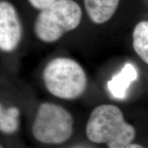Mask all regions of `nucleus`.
Listing matches in <instances>:
<instances>
[{
    "instance_id": "f257e3e1",
    "label": "nucleus",
    "mask_w": 148,
    "mask_h": 148,
    "mask_svg": "<svg viewBox=\"0 0 148 148\" xmlns=\"http://www.w3.org/2000/svg\"><path fill=\"white\" fill-rule=\"evenodd\" d=\"M85 132L90 141L106 144L108 148H124L136 136L134 127L125 121L120 108L112 104H101L94 108Z\"/></svg>"
},
{
    "instance_id": "f03ea898",
    "label": "nucleus",
    "mask_w": 148,
    "mask_h": 148,
    "mask_svg": "<svg viewBox=\"0 0 148 148\" xmlns=\"http://www.w3.org/2000/svg\"><path fill=\"white\" fill-rule=\"evenodd\" d=\"M42 79L48 92L63 99H77L87 86V77L82 66L65 57L49 61L42 71Z\"/></svg>"
},
{
    "instance_id": "7ed1b4c3",
    "label": "nucleus",
    "mask_w": 148,
    "mask_h": 148,
    "mask_svg": "<svg viewBox=\"0 0 148 148\" xmlns=\"http://www.w3.org/2000/svg\"><path fill=\"white\" fill-rule=\"evenodd\" d=\"M82 16L80 6L75 1L56 0L40 11L34 21V34L42 42H53L76 28Z\"/></svg>"
},
{
    "instance_id": "20e7f679",
    "label": "nucleus",
    "mask_w": 148,
    "mask_h": 148,
    "mask_svg": "<svg viewBox=\"0 0 148 148\" xmlns=\"http://www.w3.org/2000/svg\"><path fill=\"white\" fill-rule=\"evenodd\" d=\"M73 132V119L65 108L50 102L42 103L32 127L34 137L42 143L57 145L69 139Z\"/></svg>"
},
{
    "instance_id": "39448f33",
    "label": "nucleus",
    "mask_w": 148,
    "mask_h": 148,
    "mask_svg": "<svg viewBox=\"0 0 148 148\" xmlns=\"http://www.w3.org/2000/svg\"><path fill=\"white\" fill-rule=\"evenodd\" d=\"M22 38V26L15 7L8 1L0 3V49L12 52L19 45Z\"/></svg>"
},
{
    "instance_id": "423d86ee",
    "label": "nucleus",
    "mask_w": 148,
    "mask_h": 148,
    "mask_svg": "<svg viewBox=\"0 0 148 148\" xmlns=\"http://www.w3.org/2000/svg\"><path fill=\"white\" fill-rule=\"evenodd\" d=\"M138 72L132 63L127 62L121 71L114 75L107 83L108 89L112 96L116 99H123L130 84L137 79Z\"/></svg>"
},
{
    "instance_id": "0eeeda50",
    "label": "nucleus",
    "mask_w": 148,
    "mask_h": 148,
    "mask_svg": "<svg viewBox=\"0 0 148 148\" xmlns=\"http://www.w3.org/2000/svg\"><path fill=\"white\" fill-rule=\"evenodd\" d=\"M119 3V0H84L88 17L96 24L108 21L116 12Z\"/></svg>"
},
{
    "instance_id": "6e6552de",
    "label": "nucleus",
    "mask_w": 148,
    "mask_h": 148,
    "mask_svg": "<svg viewBox=\"0 0 148 148\" xmlns=\"http://www.w3.org/2000/svg\"><path fill=\"white\" fill-rule=\"evenodd\" d=\"M132 45L138 57L148 64V21H140L134 27Z\"/></svg>"
},
{
    "instance_id": "1a4fd4ad",
    "label": "nucleus",
    "mask_w": 148,
    "mask_h": 148,
    "mask_svg": "<svg viewBox=\"0 0 148 148\" xmlns=\"http://www.w3.org/2000/svg\"><path fill=\"white\" fill-rule=\"evenodd\" d=\"M20 112L16 107L5 108L1 104L0 106V130L3 134H13L19 126Z\"/></svg>"
},
{
    "instance_id": "9d476101",
    "label": "nucleus",
    "mask_w": 148,
    "mask_h": 148,
    "mask_svg": "<svg viewBox=\"0 0 148 148\" xmlns=\"http://www.w3.org/2000/svg\"><path fill=\"white\" fill-rule=\"evenodd\" d=\"M35 8L41 10L56 1V0H27Z\"/></svg>"
},
{
    "instance_id": "9b49d317",
    "label": "nucleus",
    "mask_w": 148,
    "mask_h": 148,
    "mask_svg": "<svg viewBox=\"0 0 148 148\" xmlns=\"http://www.w3.org/2000/svg\"><path fill=\"white\" fill-rule=\"evenodd\" d=\"M124 148H145V147L137 143H130L129 144V145H127V146H125Z\"/></svg>"
},
{
    "instance_id": "f8f14e48",
    "label": "nucleus",
    "mask_w": 148,
    "mask_h": 148,
    "mask_svg": "<svg viewBox=\"0 0 148 148\" xmlns=\"http://www.w3.org/2000/svg\"><path fill=\"white\" fill-rule=\"evenodd\" d=\"M1 148H3V147H2V146H1Z\"/></svg>"
}]
</instances>
